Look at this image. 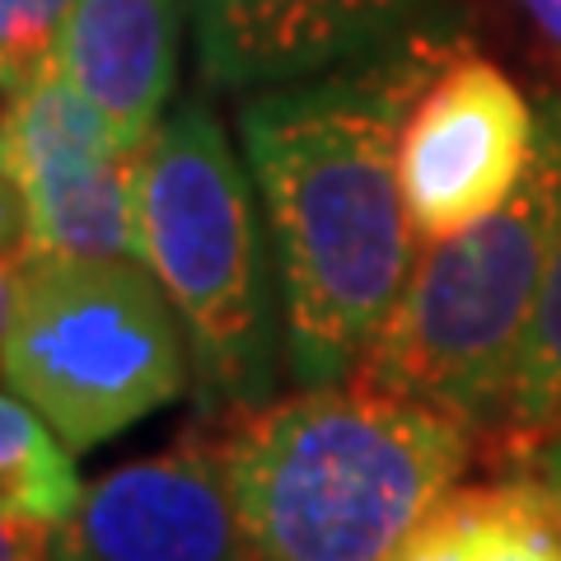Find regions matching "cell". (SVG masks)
Returning <instances> with one entry per match:
<instances>
[{
    "label": "cell",
    "instance_id": "obj_5",
    "mask_svg": "<svg viewBox=\"0 0 561 561\" xmlns=\"http://www.w3.org/2000/svg\"><path fill=\"white\" fill-rule=\"evenodd\" d=\"M187 332L146 262L28 257L0 379L70 454L113 440L183 393Z\"/></svg>",
    "mask_w": 561,
    "mask_h": 561
},
{
    "label": "cell",
    "instance_id": "obj_14",
    "mask_svg": "<svg viewBox=\"0 0 561 561\" xmlns=\"http://www.w3.org/2000/svg\"><path fill=\"white\" fill-rule=\"evenodd\" d=\"M80 0H0V90L14 94L61 66V43Z\"/></svg>",
    "mask_w": 561,
    "mask_h": 561
},
{
    "label": "cell",
    "instance_id": "obj_4",
    "mask_svg": "<svg viewBox=\"0 0 561 561\" xmlns=\"http://www.w3.org/2000/svg\"><path fill=\"white\" fill-rule=\"evenodd\" d=\"M146 267L187 332L206 408L249 412L276 379V295L253 183L202 99L179 103L146 140L140 164Z\"/></svg>",
    "mask_w": 561,
    "mask_h": 561
},
{
    "label": "cell",
    "instance_id": "obj_3",
    "mask_svg": "<svg viewBox=\"0 0 561 561\" xmlns=\"http://www.w3.org/2000/svg\"><path fill=\"white\" fill-rule=\"evenodd\" d=\"M561 230V99L496 216L431 243L356 375L463 426H501Z\"/></svg>",
    "mask_w": 561,
    "mask_h": 561
},
{
    "label": "cell",
    "instance_id": "obj_20",
    "mask_svg": "<svg viewBox=\"0 0 561 561\" xmlns=\"http://www.w3.org/2000/svg\"><path fill=\"white\" fill-rule=\"evenodd\" d=\"M0 103H5V90H0Z\"/></svg>",
    "mask_w": 561,
    "mask_h": 561
},
{
    "label": "cell",
    "instance_id": "obj_1",
    "mask_svg": "<svg viewBox=\"0 0 561 561\" xmlns=\"http://www.w3.org/2000/svg\"><path fill=\"white\" fill-rule=\"evenodd\" d=\"M440 57L431 33H412L332 76L262 90L239 113L305 389L356 375L416 272L398 140Z\"/></svg>",
    "mask_w": 561,
    "mask_h": 561
},
{
    "label": "cell",
    "instance_id": "obj_13",
    "mask_svg": "<svg viewBox=\"0 0 561 561\" xmlns=\"http://www.w3.org/2000/svg\"><path fill=\"white\" fill-rule=\"evenodd\" d=\"M501 435L511 440L519 459L542 440L561 435V230L548 257V276H542V290H538L529 337H524L515 389L501 412Z\"/></svg>",
    "mask_w": 561,
    "mask_h": 561
},
{
    "label": "cell",
    "instance_id": "obj_6",
    "mask_svg": "<svg viewBox=\"0 0 561 561\" xmlns=\"http://www.w3.org/2000/svg\"><path fill=\"white\" fill-rule=\"evenodd\" d=\"M538 146V113L496 61L445 51L398 140V179L421 249L511 202Z\"/></svg>",
    "mask_w": 561,
    "mask_h": 561
},
{
    "label": "cell",
    "instance_id": "obj_2",
    "mask_svg": "<svg viewBox=\"0 0 561 561\" xmlns=\"http://www.w3.org/2000/svg\"><path fill=\"white\" fill-rule=\"evenodd\" d=\"M253 561H398L468 463V426L360 375L262 402L216 440Z\"/></svg>",
    "mask_w": 561,
    "mask_h": 561
},
{
    "label": "cell",
    "instance_id": "obj_10",
    "mask_svg": "<svg viewBox=\"0 0 561 561\" xmlns=\"http://www.w3.org/2000/svg\"><path fill=\"white\" fill-rule=\"evenodd\" d=\"M127 150L140 146L122 140L108 113L80 94L61 66L0 103V173L24 192V202L94 179Z\"/></svg>",
    "mask_w": 561,
    "mask_h": 561
},
{
    "label": "cell",
    "instance_id": "obj_19",
    "mask_svg": "<svg viewBox=\"0 0 561 561\" xmlns=\"http://www.w3.org/2000/svg\"><path fill=\"white\" fill-rule=\"evenodd\" d=\"M24 262L28 257H0V342H5L14 300H20V280H24Z\"/></svg>",
    "mask_w": 561,
    "mask_h": 561
},
{
    "label": "cell",
    "instance_id": "obj_18",
    "mask_svg": "<svg viewBox=\"0 0 561 561\" xmlns=\"http://www.w3.org/2000/svg\"><path fill=\"white\" fill-rule=\"evenodd\" d=\"M519 10V20L534 28V38L552 51V61L561 66V0H511Z\"/></svg>",
    "mask_w": 561,
    "mask_h": 561
},
{
    "label": "cell",
    "instance_id": "obj_16",
    "mask_svg": "<svg viewBox=\"0 0 561 561\" xmlns=\"http://www.w3.org/2000/svg\"><path fill=\"white\" fill-rule=\"evenodd\" d=\"M0 257H28V206L5 173H0Z\"/></svg>",
    "mask_w": 561,
    "mask_h": 561
},
{
    "label": "cell",
    "instance_id": "obj_8",
    "mask_svg": "<svg viewBox=\"0 0 561 561\" xmlns=\"http://www.w3.org/2000/svg\"><path fill=\"white\" fill-rule=\"evenodd\" d=\"M197 66L216 90H280L412 38L421 0H187Z\"/></svg>",
    "mask_w": 561,
    "mask_h": 561
},
{
    "label": "cell",
    "instance_id": "obj_15",
    "mask_svg": "<svg viewBox=\"0 0 561 561\" xmlns=\"http://www.w3.org/2000/svg\"><path fill=\"white\" fill-rule=\"evenodd\" d=\"M51 534L47 524L0 519V561H51Z\"/></svg>",
    "mask_w": 561,
    "mask_h": 561
},
{
    "label": "cell",
    "instance_id": "obj_17",
    "mask_svg": "<svg viewBox=\"0 0 561 561\" xmlns=\"http://www.w3.org/2000/svg\"><path fill=\"white\" fill-rule=\"evenodd\" d=\"M524 463H529V478L542 486V496H548L552 515L561 524V435H552V440H542L538 449L524 454Z\"/></svg>",
    "mask_w": 561,
    "mask_h": 561
},
{
    "label": "cell",
    "instance_id": "obj_11",
    "mask_svg": "<svg viewBox=\"0 0 561 561\" xmlns=\"http://www.w3.org/2000/svg\"><path fill=\"white\" fill-rule=\"evenodd\" d=\"M398 561H561V524L529 472L454 486L402 542Z\"/></svg>",
    "mask_w": 561,
    "mask_h": 561
},
{
    "label": "cell",
    "instance_id": "obj_12",
    "mask_svg": "<svg viewBox=\"0 0 561 561\" xmlns=\"http://www.w3.org/2000/svg\"><path fill=\"white\" fill-rule=\"evenodd\" d=\"M84 486L57 431L20 398L0 393V519L61 524L80 511Z\"/></svg>",
    "mask_w": 561,
    "mask_h": 561
},
{
    "label": "cell",
    "instance_id": "obj_7",
    "mask_svg": "<svg viewBox=\"0 0 561 561\" xmlns=\"http://www.w3.org/2000/svg\"><path fill=\"white\" fill-rule=\"evenodd\" d=\"M51 561H253L216 440L103 472L51 534Z\"/></svg>",
    "mask_w": 561,
    "mask_h": 561
},
{
    "label": "cell",
    "instance_id": "obj_9",
    "mask_svg": "<svg viewBox=\"0 0 561 561\" xmlns=\"http://www.w3.org/2000/svg\"><path fill=\"white\" fill-rule=\"evenodd\" d=\"M61 70L127 146H146L179 80V0H80Z\"/></svg>",
    "mask_w": 561,
    "mask_h": 561
}]
</instances>
